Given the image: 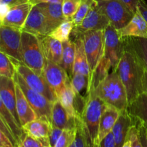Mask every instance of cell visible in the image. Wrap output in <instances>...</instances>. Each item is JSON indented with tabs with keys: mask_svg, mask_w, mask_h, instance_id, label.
Instances as JSON below:
<instances>
[{
	"mask_svg": "<svg viewBox=\"0 0 147 147\" xmlns=\"http://www.w3.org/2000/svg\"><path fill=\"white\" fill-rule=\"evenodd\" d=\"M75 98L76 94L72 88L70 80L58 96V100L64 106L67 113L73 117H76L77 115V111L75 107Z\"/></svg>",
	"mask_w": 147,
	"mask_h": 147,
	"instance_id": "f546056e",
	"label": "cell"
},
{
	"mask_svg": "<svg viewBox=\"0 0 147 147\" xmlns=\"http://www.w3.org/2000/svg\"><path fill=\"white\" fill-rule=\"evenodd\" d=\"M45 146V144L42 141L30 136L25 132L17 147H43Z\"/></svg>",
	"mask_w": 147,
	"mask_h": 147,
	"instance_id": "8d00e7d4",
	"label": "cell"
},
{
	"mask_svg": "<svg viewBox=\"0 0 147 147\" xmlns=\"http://www.w3.org/2000/svg\"><path fill=\"white\" fill-rule=\"evenodd\" d=\"M134 123H136L139 129V132H140V137H141V140H142V146H143V147H147V130H146V128L145 127L144 125L142 124V123L139 121H134Z\"/></svg>",
	"mask_w": 147,
	"mask_h": 147,
	"instance_id": "60d3db41",
	"label": "cell"
},
{
	"mask_svg": "<svg viewBox=\"0 0 147 147\" xmlns=\"http://www.w3.org/2000/svg\"><path fill=\"white\" fill-rule=\"evenodd\" d=\"M127 111L133 121L141 122L147 128V93H141L129 103Z\"/></svg>",
	"mask_w": 147,
	"mask_h": 147,
	"instance_id": "cb8c5ba5",
	"label": "cell"
},
{
	"mask_svg": "<svg viewBox=\"0 0 147 147\" xmlns=\"http://www.w3.org/2000/svg\"><path fill=\"white\" fill-rule=\"evenodd\" d=\"M40 38L46 60L59 65L61 64L63 50V42L49 35L40 37Z\"/></svg>",
	"mask_w": 147,
	"mask_h": 147,
	"instance_id": "44dd1931",
	"label": "cell"
},
{
	"mask_svg": "<svg viewBox=\"0 0 147 147\" xmlns=\"http://www.w3.org/2000/svg\"><path fill=\"white\" fill-rule=\"evenodd\" d=\"M9 58L14 65L16 71L23 78L30 88L42 94L52 103H54L58 99L57 95L42 75L36 73L22 62L11 57Z\"/></svg>",
	"mask_w": 147,
	"mask_h": 147,
	"instance_id": "5b68a950",
	"label": "cell"
},
{
	"mask_svg": "<svg viewBox=\"0 0 147 147\" xmlns=\"http://www.w3.org/2000/svg\"><path fill=\"white\" fill-rule=\"evenodd\" d=\"M123 147H131V142L130 141H129V139H126V142L124 143V144H123Z\"/></svg>",
	"mask_w": 147,
	"mask_h": 147,
	"instance_id": "681fc988",
	"label": "cell"
},
{
	"mask_svg": "<svg viewBox=\"0 0 147 147\" xmlns=\"http://www.w3.org/2000/svg\"><path fill=\"white\" fill-rule=\"evenodd\" d=\"M122 40L123 45L136 55L144 69L147 70V39L126 37H122Z\"/></svg>",
	"mask_w": 147,
	"mask_h": 147,
	"instance_id": "4316f807",
	"label": "cell"
},
{
	"mask_svg": "<svg viewBox=\"0 0 147 147\" xmlns=\"http://www.w3.org/2000/svg\"><path fill=\"white\" fill-rule=\"evenodd\" d=\"M94 147H98V146H95Z\"/></svg>",
	"mask_w": 147,
	"mask_h": 147,
	"instance_id": "db71d44e",
	"label": "cell"
},
{
	"mask_svg": "<svg viewBox=\"0 0 147 147\" xmlns=\"http://www.w3.org/2000/svg\"><path fill=\"white\" fill-rule=\"evenodd\" d=\"M22 31L34 34L39 37L50 34V30L47 18L39 4L33 5Z\"/></svg>",
	"mask_w": 147,
	"mask_h": 147,
	"instance_id": "4fadbf2b",
	"label": "cell"
},
{
	"mask_svg": "<svg viewBox=\"0 0 147 147\" xmlns=\"http://www.w3.org/2000/svg\"><path fill=\"white\" fill-rule=\"evenodd\" d=\"M0 100L21 124L17 111L16 83L14 79L0 77Z\"/></svg>",
	"mask_w": 147,
	"mask_h": 147,
	"instance_id": "9a60e30c",
	"label": "cell"
},
{
	"mask_svg": "<svg viewBox=\"0 0 147 147\" xmlns=\"http://www.w3.org/2000/svg\"><path fill=\"white\" fill-rule=\"evenodd\" d=\"M74 41L76 43V57H75L74 65H73V75L74 73H81L86 75L89 78V81H90V67L85 51L83 40L82 37H78L74 39Z\"/></svg>",
	"mask_w": 147,
	"mask_h": 147,
	"instance_id": "484cf974",
	"label": "cell"
},
{
	"mask_svg": "<svg viewBox=\"0 0 147 147\" xmlns=\"http://www.w3.org/2000/svg\"><path fill=\"white\" fill-rule=\"evenodd\" d=\"M27 1H29V0H0V4H6L11 8L14 6L23 4V3L27 2Z\"/></svg>",
	"mask_w": 147,
	"mask_h": 147,
	"instance_id": "ee69618b",
	"label": "cell"
},
{
	"mask_svg": "<svg viewBox=\"0 0 147 147\" xmlns=\"http://www.w3.org/2000/svg\"><path fill=\"white\" fill-rule=\"evenodd\" d=\"M103 1H109V0H103Z\"/></svg>",
	"mask_w": 147,
	"mask_h": 147,
	"instance_id": "f5cc1de1",
	"label": "cell"
},
{
	"mask_svg": "<svg viewBox=\"0 0 147 147\" xmlns=\"http://www.w3.org/2000/svg\"><path fill=\"white\" fill-rule=\"evenodd\" d=\"M133 124L134 121L127 110L121 112L119 119L112 130L116 142V147H123L127 139L129 129Z\"/></svg>",
	"mask_w": 147,
	"mask_h": 147,
	"instance_id": "7402d4cb",
	"label": "cell"
},
{
	"mask_svg": "<svg viewBox=\"0 0 147 147\" xmlns=\"http://www.w3.org/2000/svg\"><path fill=\"white\" fill-rule=\"evenodd\" d=\"M123 53L116 71L119 74L128 96L129 103L144 93V67L136 55L123 45Z\"/></svg>",
	"mask_w": 147,
	"mask_h": 147,
	"instance_id": "6da1fadb",
	"label": "cell"
},
{
	"mask_svg": "<svg viewBox=\"0 0 147 147\" xmlns=\"http://www.w3.org/2000/svg\"><path fill=\"white\" fill-rule=\"evenodd\" d=\"M0 119L4 121L12 134L17 147L19 142L25 134V131L23 129L22 126L17 121L12 113L7 109V108L4 106L1 100H0Z\"/></svg>",
	"mask_w": 147,
	"mask_h": 147,
	"instance_id": "d4e9b609",
	"label": "cell"
},
{
	"mask_svg": "<svg viewBox=\"0 0 147 147\" xmlns=\"http://www.w3.org/2000/svg\"><path fill=\"white\" fill-rule=\"evenodd\" d=\"M63 131V129L52 126L51 131H50V135H49V142H50V146L54 147L55 146L56 143H57L60 136H61Z\"/></svg>",
	"mask_w": 147,
	"mask_h": 147,
	"instance_id": "f35d334b",
	"label": "cell"
},
{
	"mask_svg": "<svg viewBox=\"0 0 147 147\" xmlns=\"http://www.w3.org/2000/svg\"><path fill=\"white\" fill-rule=\"evenodd\" d=\"M70 147H76V144H75V142L72 144V145Z\"/></svg>",
	"mask_w": 147,
	"mask_h": 147,
	"instance_id": "f907efd6",
	"label": "cell"
},
{
	"mask_svg": "<svg viewBox=\"0 0 147 147\" xmlns=\"http://www.w3.org/2000/svg\"><path fill=\"white\" fill-rule=\"evenodd\" d=\"M15 68L9 57L5 53L0 52V76L14 78Z\"/></svg>",
	"mask_w": 147,
	"mask_h": 147,
	"instance_id": "d6a6232c",
	"label": "cell"
},
{
	"mask_svg": "<svg viewBox=\"0 0 147 147\" xmlns=\"http://www.w3.org/2000/svg\"><path fill=\"white\" fill-rule=\"evenodd\" d=\"M39 6L47 18L50 32L67 20L63 14L62 3H42Z\"/></svg>",
	"mask_w": 147,
	"mask_h": 147,
	"instance_id": "603a6c76",
	"label": "cell"
},
{
	"mask_svg": "<svg viewBox=\"0 0 147 147\" xmlns=\"http://www.w3.org/2000/svg\"><path fill=\"white\" fill-rule=\"evenodd\" d=\"M86 94L87 96L85 97L84 105L80 116L90 134L95 146H96L100 118L107 104L96 95L93 88L86 92Z\"/></svg>",
	"mask_w": 147,
	"mask_h": 147,
	"instance_id": "3957f363",
	"label": "cell"
},
{
	"mask_svg": "<svg viewBox=\"0 0 147 147\" xmlns=\"http://www.w3.org/2000/svg\"><path fill=\"white\" fill-rule=\"evenodd\" d=\"M138 9L140 11L142 16L144 17L147 22V4L145 0H140L138 5Z\"/></svg>",
	"mask_w": 147,
	"mask_h": 147,
	"instance_id": "f6af8a7d",
	"label": "cell"
},
{
	"mask_svg": "<svg viewBox=\"0 0 147 147\" xmlns=\"http://www.w3.org/2000/svg\"><path fill=\"white\" fill-rule=\"evenodd\" d=\"M93 88L96 95L108 106L116 108L120 112L127 110L129 106L127 93L116 71L109 73Z\"/></svg>",
	"mask_w": 147,
	"mask_h": 147,
	"instance_id": "7a4b0ae2",
	"label": "cell"
},
{
	"mask_svg": "<svg viewBox=\"0 0 147 147\" xmlns=\"http://www.w3.org/2000/svg\"><path fill=\"white\" fill-rule=\"evenodd\" d=\"M143 89L144 92L147 93V70L144 69V73L143 76Z\"/></svg>",
	"mask_w": 147,
	"mask_h": 147,
	"instance_id": "c3c4849f",
	"label": "cell"
},
{
	"mask_svg": "<svg viewBox=\"0 0 147 147\" xmlns=\"http://www.w3.org/2000/svg\"><path fill=\"white\" fill-rule=\"evenodd\" d=\"M127 139H129L131 147H143L140 137V132L136 123H134L130 127Z\"/></svg>",
	"mask_w": 147,
	"mask_h": 147,
	"instance_id": "74e56055",
	"label": "cell"
},
{
	"mask_svg": "<svg viewBox=\"0 0 147 147\" xmlns=\"http://www.w3.org/2000/svg\"><path fill=\"white\" fill-rule=\"evenodd\" d=\"M23 129L30 136L40 139L45 146H50L49 135L52 129V124L48 120L45 119H37L26 123L22 126Z\"/></svg>",
	"mask_w": 147,
	"mask_h": 147,
	"instance_id": "d6986e66",
	"label": "cell"
},
{
	"mask_svg": "<svg viewBox=\"0 0 147 147\" xmlns=\"http://www.w3.org/2000/svg\"><path fill=\"white\" fill-rule=\"evenodd\" d=\"M98 0H81V3L76 14L72 18L75 27L80 25L92 8L97 4Z\"/></svg>",
	"mask_w": 147,
	"mask_h": 147,
	"instance_id": "1f68e13d",
	"label": "cell"
},
{
	"mask_svg": "<svg viewBox=\"0 0 147 147\" xmlns=\"http://www.w3.org/2000/svg\"><path fill=\"white\" fill-rule=\"evenodd\" d=\"M32 7L33 4L30 1L12 7L6 17L1 20V25L22 31L23 27Z\"/></svg>",
	"mask_w": 147,
	"mask_h": 147,
	"instance_id": "5bb4252c",
	"label": "cell"
},
{
	"mask_svg": "<svg viewBox=\"0 0 147 147\" xmlns=\"http://www.w3.org/2000/svg\"><path fill=\"white\" fill-rule=\"evenodd\" d=\"M0 20H2L4 17H6L7 14H8L9 11L11 9V7H9L8 5H6V4H0Z\"/></svg>",
	"mask_w": 147,
	"mask_h": 147,
	"instance_id": "bcb514c9",
	"label": "cell"
},
{
	"mask_svg": "<svg viewBox=\"0 0 147 147\" xmlns=\"http://www.w3.org/2000/svg\"><path fill=\"white\" fill-rule=\"evenodd\" d=\"M13 79L21 88L32 108L37 114V119H47L51 123V112L53 103L42 94L30 88L23 78L17 71H15Z\"/></svg>",
	"mask_w": 147,
	"mask_h": 147,
	"instance_id": "8992f818",
	"label": "cell"
},
{
	"mask_svg": "<svg viewBox=\"0 0 147 147\" xmlns=\"http://www.w3.org/2000/svg\"><path fill=\"white\" fill-rule=\"evenodd\" d=\"M76 127L64 129L54 147H70L76 139Z\"/></svg>",
	"mask_w": 147,
	"mask_h": 147,
	"instance_id": "d590c367",
	"label": "cell"
},
{
	"mask_svg": "<svg viewBox=\"0 0 147 147\" xmlns=\"http://www.w3.org/2000/svg\"><path fill=\"white\" fill-rule=\"evenodd\" d=\"M145 127H146V126H145ZM146 130H147V128H146Z\"/></svg>",
	"mask_w": 147,
	"mask_h": 147,
	"instance_id": "11a10c76",
	"label": "cell"
},
{
	"mask_svg": "<svg viewBox=\"0 0 147 147\" xmlns=\"http://www.w3.org/2000/svg\"><path fill=\"white\" fill-rule=\"evenodd\" d=\"M70 83L76 95H79L84 88L88 86L89 78L81 73H74L70 78Z\"/></svg>",
	"mask_w": 147,
	"mask_h": 147,
	"instance_id": "836d02e7",
	"label": "cell"
},
{
	"mask_svg": "<svg viewBox=\"0 0 147 147\" xmlns=\"http://www.w3.org/2000/svg\"><path fill=\"white\" fill-rule=\"evenodd\" d=\"M104 32L103 30L89 31L80 37L83 40L85 51L90 67V77L103 58L104 53Z\"/></svg>",
	"mask_w": 147,
	"mask_h": 147,
	"instance_id": "52a82bcc",
	"label": "cell"
},
{
	"mask_svg": "<svg viewBox=\"0 0 147 147\" xmlns=\"http://www.w3.org/2000/svg\"><path fill=\"white\" fill-rule=\"evenodd\" d=\"M117 32L121 38L134 37L147 39V22L137 9L131 20L126 26L117 30Z\"/></svg>",
	"mask_w": 147,
	"mask_h": 147,
	"instance_id": "2e32d148",
	"label": "cell"
},
{
	"mask_svg": "<svg viewBox=\"0 0 147 147\" xmlns=\"http://www.w3.org/2000/svg\"><path fill=\"white\" fill-rule=\"evenodd\" d=\"M121 112L116 108L108 106L101 115L98 133L96 146H98L103 138L112 132L113 127L117 121Z\"/></svg>",
	"mask_w": 147,
	"mask_h": 147,
	"instance_id": "ac0fdd59",
	"label": "cell"
},
{
	"mask_svg": "<svg viewBox=\"0 0 147 147\" xmlns=\"http://www.w3.org/2000/svg\"><path fill=\"white\" fill-rule=\"evenodd\" d=\"M22 30L0 26V52L22 62L21 53Z\"/></svg>",
	"mask_w": 147,
	"mask_h": 147,
	"instance_id": "30bf717a",
	"label": "cell"
},
{
	"mask_svg": "<svg viewBox=\"0 0 147 147\" xmlns=\"http://www.w3.org/2000/svg\"><path fill=\"white\" fill-rule=\"evenodd\" d=\"M16 98L17 113L22 126H23L26 123L37 119V114L17 83H16Z\"/></svg>",
	"mask_w": 147,
	"mask_h": 147,
	"instance_id": "ffe728a7",
	"label": "cell"
},
{
	"mask_svg": "<svg viewBox=\"0 0 147 147\" xmlns=\"http://www.w3.org/2000/svg\"><path fill=\"white\" fill-rule=\"evenodd\" d=\"M76 147H94L87 128L78 113L76 116Z\"/></svg>",
	"mask_w": 147,
	"mask_h": 147,
	"instance_id": "f1b7e54d",
	"label": "cell"
},
{
	"mask_svg": "<svg viewBox=\"0 0 147 147\" xmlns=\"http://www.w3.org/2000/svg\"><path fill=\"white\" fill-rule=\"evenodd\" d=\"M98 4L108 17L111 25L116 30L126 26L135 14L121 0H98Z\"/></svg>",
	"mask_w": 147,
	"mask_h": 147,
	"instance_id": "ba28073f",
	"label": "cell"
},
{
	"mask_svg": "<svg viewBox=\"0 0 147 147\" xmlns=\"http://www.w3.org/2000/svg\"><path fill=\"white\" fill-rule=\"evenodd\" d=\"M0 147H15L11 139L0 131Z\"/></svg>",
	"mask_w": 147,
	"mask_h": 147,
	"instance_id": "b9f144b4",
	"label": "cell"
},
{
	"mask_svg": "<svg viewBox=\"0 0 147 147\" xmlns=\"http://www.w3.org/2000/svg\"><path fill=\"white\" fill-rule=\"evenodd\" d=\"M74 27L75 24L73 22L72 20H67L60 24L54 30H53L49 36L62 42H64L70 39V37Z\"/></svg>",
	"mask_w": 147,
	"mask_h": 147,
	"instance_id": "4dcf8cb0",
	"label": "cell"
},
{
	"mask_svg": "<svg viewBox=\"0 0 147 147\" xmlns=\"http://www.w3.org/2000/svg\"><path fill=\"white\" fill-rule=\"evenodd\" d=\"M63 50L60 65L65 69L71 78L73 73V65L76 57V43L74 40H68L63 42Z\"/></svg>",
	"mask_w": 147,
	"mask_h": 147,
	"instance_id": "83f0119b",
	"label": "cell"
},
{
	"mask_svg": "<svg viewBox=\"0 0 147 147\" xmlns=\"http://www.w3.org/2000/svg\"><path fill=\"white\" fill-rule=\"evenodd\" d=\"M132 12L135 14L137 11L138 5L140 0H121Z\"/></svg>",
	"mask_w": 147,
	"mask_h": 147,
	"instance_id": "7bdbcfd3",
	"label": "cell"
},
{
	"mask_svg": "<svg viewBox=\"0 0 147 147\" xmlns=\"http://www.w3.org/2000/svg\"><path fill=\"white\" fill-rule=\"evenodd\" d=\"M123 42L117 30L109 24L104 32V53L103 57L111 64L112 71H116L123 53Z\"/></svg>",
	"mask_w": 147,
	"mask_h": 147,
	"instance_id": "9c48e42d",
	"label": "cell"
},
{
	"mask_svg": "<svg viewBox=\"0 0 147 147\" xmlns=\"http://www.w3.org/2000/svg\"><path fill=\"white\" fill-rule=\"evenodd\" d=\"M51 124L53 127L59 128L63 130L76 127V117H73L67 113L58 99L53 103Z\"/></svg>",
	"mask_w": 147,
	"mask_h": 147,
	"instance_id": "e0dca14e",
	"label": "cell"
},
{
	"mask_svg": "<svg viewBox=\"0 0 147 147\" xmlns=\"http://www.w3.org/2000/svg\"><path fill=\"white\" fill-rule=\"evenodd\" d=\"M42 75L53 89L57 98L67 82L70 80L67 72L60 65L47 60H45Z\"/></svg>",
	"mask_w": 147,
	"mask_h": 147,
	"instance_id": "7c38bea8",
	"label": "cell"
},
{
	"mask_svg": "<svg viewBox=\"0 0 147 147\" xmlns=\"http://www.w3.org/2000/svg\"><path fill=\"white\" fill-rule=\"evenodd\" d=\"M98 147H116V142L112 132L103 138V140L99 144Z\"/></svg>",
	"mask_w": 147,
	"mask_h": 147,
	"instance_id": "ab89813d",
	"label": "cell"
},
{
	"mask_svg": "<svg viewBox=\"0 0 147 147\" xmlns=\"http://www.w3.org/2000/svg\"><path fill=\"white\" fill-rule=\"evenodd\" d=\"M109 24L110 22L109 19L102 11L101 8L97 2V4L90 9L88 14L83 19L80 25L74 27L71 35L75 37V39L78 38L89 31L105 30Z\"/></svg>",
	"mask_w": 147,
	"mask_h": 147,
	"instance_id": "8fae6325",
	"label": "cell"
},
{
	"mask_svg": "<svg viewBox=\"0 0 147 147\" xmlns=\"http://www.w3.org/2000/svg\"><path fill=\"white\" fill-rule=\"evenodd\" d=\"M81 3V0H63V14L67 20H72V18L76 14Z\"/></svg>",
	"mask_w": 147,
	"mask_h": 147,
	"instance_id": "e575fe53",
	"label": "cell"
},
{
	"mask_svg": "<svg viewBox=\"0 0 147 147\" xmlns=\"http://www.w3.org/2000/svg\"><path fill=\"white\" fill-rule=\"evenodd\" d=\"M43 147H51V146H43Z\"/></svg>",
	"mask_w": 147,
	"mask_h": 147,
	"instance_id": "816d5d0a",
	"label": "cell"
},
{
	"mask_svg": "<svg viewBox=\"0 0 147 147\" xmlns=\"http://www.w3.org/2000/svg\"><path fill=\"white\" fill-rule=\"evenodd\" d=\"M21 53L22 63L36 73L42 75L46 59L40 37L22 32Z\"/></svg>",
	"mask_w": 147,
	"mask_h": 147,
	"instance_id": "277c9868",
	"label": "cell"
},
{
	"mask_svg": "<svg viewBox=\"0 0 147 147\" xmlns=\"http://www.w3.org/2000/svg\"><path fill=\"white\" fill-rule=\"evenodd\" d=\"M33 5L42 4V3H62L63 0H29Z\"/></svg>",
	"mask_w": 147,
	"mask_h": 147,
	"instance_id": "7dc6e473",
	"label": "cell"
}]
</instances>
